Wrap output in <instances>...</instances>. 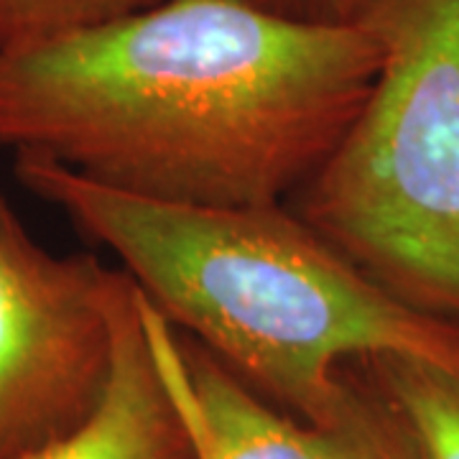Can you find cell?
I'll list each match as a JSON object with an SVG mask.
<instances>
[{"mask_svg": "<svg viewBox=\"0 0 459 459\" xmlns=\"http://www.w3.org/2000/svg\"><path fill=\"white\" fill-rule=\"evenodd\" d=\"M377 66L362 23L161 0L0 51V151L148 202L286 204L358 117Z\"/></svg>", "mask_w": 459, "mask_h": 459, "instance_id": "obj_1", "label": "cell"}, {"mask_svg": "<svg viewBox=\"0 0 459 459\" xmlns=\"http://www.w3.org/2000/svg\"><path fill=\"white\" fill-rule=\"evenodd\" d=\"M13 174L108 247L169 327L299 421L334 419L347 360L416 355L459 365V332L385 294L289 204L148 202L29 153L13 156Z\"/></svg>", "mask_w": 459, "mask_h": 459, "instance_id": "obj_2", "label": "cell"}, {"mask_svg": "<svg viewBox=\"0 0 459 459\" xmlns=\"http://www.w3.org/2000/svg\"><path fill=\"white\" fill-rule=\"evenodd\" d=\"M380 66L360 113L294 197L385 294L459 332V0H365Z\"/></svg>", "mask_w": 459, "mask_h": 459, "instance_id": "obj_3", "label": "cell"}, {"mask_svg": "<svg viewBox=\"0 0 459 459\" xmlns=\"http://www.w3.org/2000/svg\"><path fill=\"white\" fill-rule=\"evenodd\" d=\"M126 281L90 253H49L16 212L0 217V459L31 455L98 409Z\"/></svg>", "mask_w": 459, "mask_h": 459, "instance_id": "obj_4", "label": "cell"}, {"mask_svg": "<svg viewBox=\"0 0 459 459\" xmlns=\"http://www.w3.org/2000/svg\"><path fill=\"white\" fill-rule=\"evenodd\" d=\"M143 319L189 431L192 459H413L373 383L355 360L340 365V406L307 424L271 406L192 337L169 327L143 296Z\"/></svg>", "mask_w": 459, "mask_h": 459, "instance_id": "obj_5", "label": "cell"}, {"mask_svg": "<svg viewBox=\"0 0 459 459\" xmlns=\"http://www.w3.org/2000/svg\"><path fill=\"white\" fill-rule=\"evenodd\" d=\"M21 459H192L189 431L153 352L143 294L128 276L115 304L108 388L74 431Z\"/></svg>", "mask_w": 459, "mask_h": 459, "instance_id": "obj_6", "label": "cell"}, {"mask_svg": "<svg viewBox=\"0 0 459 459\" xmlns=\"http://www.w3.org/2000/svg\"><path fill=\"white\" fill-rule=\"evenodd\" d=\"M413 459H459V365L416 355L355 358Z\"/></svg>", "mask_w": 459, "mask_h": 459, "instance_id": "obj_7", "label": "cell"}, {"mask_svg": "<svg viewBox=\"0 0 459 459\" xmlns=\"http://www.w3.org/2000/svg\"><path fill=\"white\" fill-rule=\"evenodd\" d=\"M161 0H0V51L131 16Z\"/></svg>", "mask_w": 459, "mask_h": 459, "instance_id": "obj_8", "label": "cell"}, {"mask_svg": "<svg viewBox=\"0 0 459 459\" xmlns=\"http://www.w3.org/2000/svg\"><path fill=\"white\" fill-rule=\"evenodd\" d=\"M279 16L304 21V23H329L344 26L358 23L365 0H258Z\"/></svg>", "mask_w": 459, "mask_h": 459, "instance_id": "obj_9", "label": "cell"}, {"mask_svg": "<svg viewBox=\"0 0 459 459\" xmlns=\"http://www.w3.org/2000/svg\"><path fill=\"white\" fill-rule=\"evenodd\" d=\"M13 212V210H11V204H8V199L3 197V195H0V217H8V214Z\"/></svg>", "mask_w": 459, "mask_h": 459, "instance_id": "obj_10", "label": "cell"}]
</instances>
